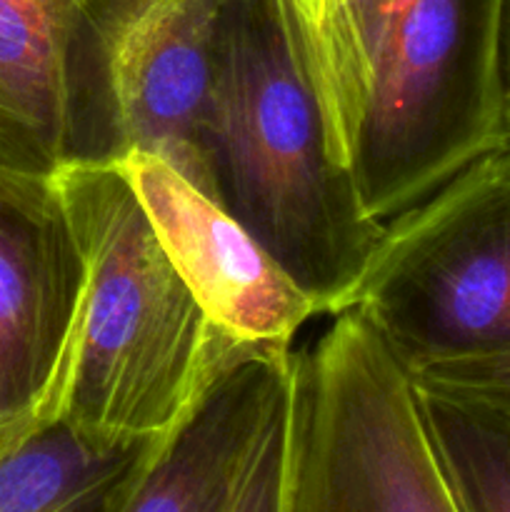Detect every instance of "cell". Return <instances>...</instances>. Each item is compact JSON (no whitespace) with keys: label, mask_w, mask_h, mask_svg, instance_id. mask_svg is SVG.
<instances>
[{"label":"cell","mask_w":510,"mask_h":512,"mask_svg":"<svg viewBox=\"0 0 510 512\" xmlns=\"http://www.w3.org/2000/svg\"><path fill=\"white\" fill-rule=\"evenodd\" d=\"M420 398L460 512H510V438L498 420L433 390L420 388Z\"/></svg>","instance_id":"7c38bea8"},{"label":"cell","mask_w":510,"mask_h":512,"mask_svg":"<svg viewBox=\"0 0 510 512\" xmlns=\"http://www.w3.org/2000/svg\"><path fill=\"white\" fill-rule=\"evenodd\" d=\"M225 0H78L75 158L160 155L215 198L205 118Z\"/></svg>","instance_id":"8992f818"},{"label":"cell","mask_w":510,"mask_h":512,"mask_svg":"<svg viewBox=\"0 0 510 512\" xmlns=\"http://www.w3.org/2000/svg\"><path fill=\"white\" fill-rule=\"evenodd\" d=\"M355 0H288L303 38L305 60L313 58Z\"/></svg>","instance_id":"9a60e30c"},{"label":"cell","mask_w":510,"mask_h":512,"mask_svg":"<svg viewBox=\"0 0 510 512\" xmlns=\"http://www.w3.org/2000/svg\"><path fill=\"white\" fill-rule=\"evenodd\" d=\"M83 280L53 175L0 170V445L48 418Z\"/></svg>","instance_id":"52a82bcc"},{"label":"cell","mask_w":510,"mask_h":512,"mask_svg":"<svg viewBox=\"0 0 510 512\" xmlns=\"http://www.w3.org/2000/svg\"><path fill=\"white\" fill-rule=\"evenodd\" d=\"M75 40L78 0H0V170L73 163Z\"/></svg>","instance_id":"30bf717a"},{"label":"cell","mask_w":510,"mask_h":512,"mask_svg":"<svg viewBox=\"0 0 510 512\" xmlns=\"http://www.w3.org/2000/svg\"><path fill=\"white\" fill-rule=\"evenodd\" d=\"M148 440L105 445L50 420L0 445V512H108Z\"/></svg>","instance_id":"8fae6325"},{"label":"cell","mask_w":510,"mask_h":512,"mask_svg":"<svg viewBox=\"0 0 510 512\" xmlns=\"http://www.w3.org/2000/svg\"><path fill=\"white\" fill-rule=\"evenodd\" d=\"M288 383L250 440L218 512H285Z\"/></svg>","instance_id":"4fadbf2b"},{"label":"cell","mask_w":510,"mask_h":512,"mask_svg":"<svg viewBox=\"0 0 510 512\" xmlns=\"http://www.w3.org/2000/svg\"><path fill=\"white\" fill-rule=\"evenodd\" d=\"M413 375L420 388L483 408L510 438V350L420 365Z\"/></svg>","instance_id":"5bb4252c"},{"label":"cell","mask_w":510,"mask_h":512,"mask_svg":"<svg viewBox=\"0 0 510 512\" xmlns=\"http://www.w3.org/2000/svg\"><path fill=\"white\" fill-rule=\"evenodd\" d=\"M325 318L290 353L285 512H460L410 365L355 305Z\"/></svg>","instance_id":"277c9868"},{"label":"cell","mask_w":510,"mask_h":512,"mask_svg":"<svg viewBox=\"0 0 510 512\" xmlns=\"http://www.w3.org/2000/svg\"><path fill=\"white\" fill-rule=\"evenodd\" d=\"M53 183L85 280L45 423L65 420L105 445L150 440L260 348L225 335L200 308L115 165L65 163Z\"/></svg>","instance_id":"3957f363"},{"label":"cell","mask_w":510,"mask_h":512,"mask_svg":"<svg viewBox=\"0 0 510 512\" xmlns=\"http://www.w3.org/2000/svg\"><path fill=\"white\" fill-rule=\"evenodd\" d=\"M165 255L208 318L253 348L293 350L323 315L273 255L218 200L195 188L168 160L145 150L118 158Z\"/></svg>","instance_id":"ba28073f"},{"label":"cell","mask_w":510,"mask_h":512,"mask_svg":"<svg viewBox=\"0 0 510 512\" xmlns=\"http://www.w3.org/2000/svg\"><path fill=\"white\" fill-rule=\"evenodd\" d=\"M205 155L218 203L323 315L348 308L385 225L330 155L288 0H225Z\"/></svg>","instance_id":"7a4b0ae2"},{"label":"cell","mask_w":510,"mask_h":512,"mask_svg":"<svg viewBox=\"0 0 510 512\" xmlns=\"http://www.w3.org/2000/svg\"><path fill=\"white\" fill-rule=\"evenodd\" d=\"M293 350H250L140 450L108 512H218L250 440L285 390Z\"/></svg>","instance_id":"9c48e42d"},{"label":"cell","mask_w":510,"mask_h":512,"mask_svg":"<svg viewBox=\"0 0 510 512\" xmlns=\"http://www.w3.org/2000/svg\"><path fill=\"white\" fill-rule=\"evenodd\" d=\"M350 305L410 370L510 350V140L385 223Z\"/></svg>","instance_id":"5b68a950"},{"label":"cell","mask_w":510,"mask_h":512,"mask_svg":"<svg viewBox=\"0 0 510 512\" xmlns=\"http://www.w3.org/2000/svg\"><path fill=\"white\" fill-rule=\"evenodd\" d=\"M503 98H505V135L510 140V0L505 3L503 28Z\"/></svg>","instance_id":"2e32d148"},{"label":"cell","mask_w":510,"mask_h":512,"mask_svg":"<svg viewBox=\"0 0 510 512\" xmlns=\"http://www.w3.org/2000/svg\"><path fill=\"white\" fill-rule=\"evenodd\" d=\"M508 0H355L308 60L335 163L390 223L508 140Z\"/></svg>","instance_id":"6da1fadb"}]
</instances>
